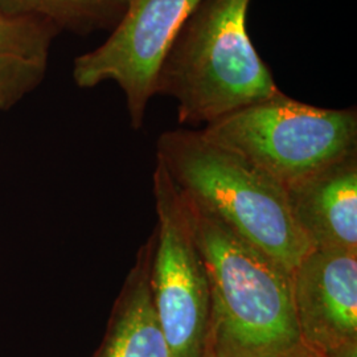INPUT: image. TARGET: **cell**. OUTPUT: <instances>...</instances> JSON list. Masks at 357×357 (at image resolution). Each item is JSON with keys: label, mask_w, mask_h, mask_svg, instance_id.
Returning <instances> with one entry per match:
<instances>
[{"label": "cell", "mask_w": 357, "mask_h": 357, "mask_svg": "<svg viewBox=\"0 0 357 357\" xmlns=\"http://www.w3.org/2000/svg\"><path fill=\"white\" fill-rule=\"evenodd\" d=\"M178 193L209 280L211 320L205 357L293 354L302 339L291 273Z\"/></svg>", "instance_id": "cell-1"}, {"label": "cell", "mask_w": 357, "mask_h": 357, "mask_svg": "<svg viewBox=\"0 0 357 357\" xmlns=\"http://www.w3.org/2000/svg\"><path fill=\"white\" fill-rule=\"evenodd\" d=\"M250 0H202L159 69L156 94L178 101L181 125L211 123L281 93L248 32Z\"/></svg>", "instance_id": "cell-2"}, {"label": "cell", "mask_w": 357, "mask_h": 357, "mask_svg": "<svg viewBox=\"0 0 357 357\" xmlns=\"http://www.w3.org/2000/svg\"><path fill=\"white\" fill-rule=\"evenodd\" d=\"M156 158L184 196L291 274L311 250L281 184L200 131L162 134Z\"/></svg>", "instance_id": "cell-3"}, {"label": "cell", "mask_w": 357, "mask_h": 357, "mask_svg": "<svg viewBox=\"0 0 357 357\" xmlns=\"http://www.w3.org/2000/svg\"><path fill=\"white\" fill-rule=\"evenodd\" d=\"M205 139L241 156L284 191L357 153V113L299 102L280 93L208 125Z\"/></svg>", "instance_id": "cell-4"}, {"label": "cell", "mask_w": 357, "mask_h": 357, "mask_svg": "<svg viewBox=\"0 0 357 357\" xmlns=\"http://www.w3.org/2000/svg\"><path fill=\"white\" fill-rule=\"evenodd\" d=\"M150 286L155 312L172 357H205L211 320L209 280L181 196L165 167L156 163Z\"/></svg>", "instance_id": "cell-5"}, {"label": "cell", "mask_w": 357, "mask_h": 357, "mask_svg": "<svg viewBox=\"0 0 357 357\" xmlns=\"http://www.w3.org/2000/svg\"><path fill=\"white\" fill-rule=\"evenodd\" d=\"M202 0H128V8L98 48L78 56L77 86L89 89L114 81L126 96L131 126H143L156 94L159 69L178 31Z\"/></svg>", "instance_id": "cell-6"}, {"label": "cell", "mask_w": 357, "mask_h": 357, "mask_svg": "<svg viewBox=\"0 0 357 357\" xmlns=\"http://www.w3.org/2000/svg\"><path fill=\"white\" fill-rule=\"evenodd\" d=\"M291 280L302 343L323 357H356L357 253L311 249Z\"/></svg>", "instance_id": "cell-7"}, {"label": "cell", "mask_w": 357, "mask_h": 357, "mask_svg": "<svg viewBox=\"0 0 357 357\" xmlns=\"http://www.w3.org/2000/svg\"><path fill=\"white\" fill-rule=\"evenodd\" d=\"M311 249L357 253V153L286 190Z\"/></svg>", "instance_id": "cell-8"}, {"label": "cell", "mask_w": 357, "mask_h": 357, "mask_svg": "<svg viewBox=\"0 0 357 357\" xmlns=\"http://www.w3.org/2000/svg\"><path fill=\"white\" fill-rule=\"evenodd\" d=\"M155 233L115 299L102 342L93 357H172L153 307L150 286Z\"/></svg>", "instance_id": "cell-9"}, {"label": "cell", "mask_w": 357, "mask_h": 357, "mask_svg": "<svg viewBox=\"0 0 357 357\" xmlns=\"http://www.w3.org/2000/svg\"><path fill=\"white\" fill-rule=\"evenodd\" d=\"M61 31L40 17L0 13V110H11L47 75L53 40Z\"/></svg>", "instance_id": "cell-10"}, {"label": "cell", "mask_w": 357, "mask_h": 357, "mask_svg": "<svg viewBox=\"0 0 357 357\" xmlns=\"http://www.w3.org/2000/svg\"><path fill=\"white\" fill-rule=\"evenodd\" d=\"M128 3V0H0V13L45 19L61 32L89 35L113 31Z\"/></svg>", "instance_id": "cell-11"}, {"label": "cell", "mask_w": 357, "mask_h": 357, "mask_svg": "<svg viewBox=\"0 0 357 357\" xmlns=\"http://www.w3.org/2000/svg\"><path fill=\"white\" fill-rule=\"evenodd\" d=\"M287 357H323L321 355H319L318 352H315V351H312L311 348H308L306 345L302 344L299 345L295 351H294L293 354H290Z\"/></svg>", "instance_id": "cell-12"}]
</instances>
